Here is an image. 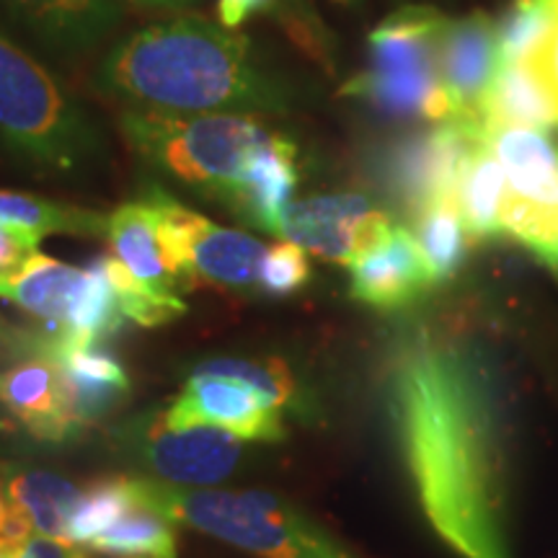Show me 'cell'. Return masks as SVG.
Segmentation results:
<instances>
[{
	"mask_svg": "<svg viewBox=\"0 0 558 558\" xmlns=\"http://www.w3.org/2000/svg\"><path fill=\"white\" fill-rule=\"evenodd\" d=\"M388 403L416 499L439 538L460 558H512L505 432L484 362L418 333L390 362Z\"/></svg>",
	"mask_w": 558,
	"mask_h": 558,
	"instance_id": "obj_1",
	"label": "cell"
},
{
	"mask_svg": "<svg viewBox=\"0 0 558 558\" xmlns=\"http://www.w3.org/2000/svg\"><path fill=\"white\" fill-rule=\"evenodd\" d=\"M101 90L173 114H282L290 90L256 58L246 34L202 16L145 26L101 60Z\"/></svg>",
	"mask_w": 558,
	"mask_h": 558,
	"instance_id": "obj_2",
	"label": "cell"
},
{
	"mask_svg": "<svg viewBox=\"0 0 558 558\" xmlns=\"http://www.w3.org/2000/svg\"><path fill=\"white\" fill-rule=\"evenodd\" d=\"M132 497L181 525L259 558H349L329 535L267 492H205L128 476Z\"/></svg>",
	"mask_w": 558,
	"mask_h": 558,
	"instance_id": "obj_3",
	"label": "cell"
},
{
	"mask_svg": "<svg viewBox=\"0 0 558 558\" xmlns=\"http://www.w3.org/2000/svg\"><path fill=\"white\" fill-rule=\"evenodd\" d=\"M0 143L34 169L75 171L101 150L86 109L0 32Z\"/></svg>",
	"mask_w": 558,
	"mask_h": 558,
	"instance_id": "obj_4",
	"label": "cell"
},
{
	"mask_svg": "<svg viewBox=\"0 0 558 558\" xmlns=\"http://www.w3.org/2000/svg\"><path fill=\"white\" fill-rule=\"evenodd\" d=\"M140 158L181 184L226 202L269 130L254 114H173L135 109L120 120Z\"/></svg>",
	"mask_w": 558,
	"mask_h": 558,
	"instance_id": "obj_5",
	"label": "cell"
},
{
	"mask_svg": "<svg viewBox=\"0 0 558 558\" xmlns=\"http://www.w3.org/2000/svg\"><path fill=\"white\" fill-rule=\"evenodd\" d=\"M448 16L429 5H403L369 34V65L344 83L341 96L390 117H422L439 83V39Z\"/></svg>",
	"mask_w": 558,
	"mask_h": 558,
	"instance_id": "obj_6",
	"label": "cell"
},
{
	"mask_svg": "<svg viewBox=\"0 0 558 558\" xmlns=\"http://www.w3.org/2000/svg\"><path fill=\"white\" fill-rule=\"evenodd\" d=\"M488 148L505 169L499 230L558 275V150L527 128L488 130Z\"/></svg>",
	"mask_w": 558,
	"mask_h": 558,
	"instance_id": "obj_7",
	"label": "cell"
},
{
	"mask_svg": "<svg viewBox=\"0 0 558 558\" xmlns=\"http://www.w3.org/2000/svg\"><path fill=\"white\" fill-rule=\"evenodd\" d=\"M145 202L158 213L173 256L184 271L190 290L205 282L213 288L251 292L259 288V271L267 246L246 230L222 228L205 215L179 205L169 192L150 186Z\"/></svg>",
	"mask_w": 558,
	"mask_h": 558,
	"instance_id": "obj_8",
	"label": "cell"
},
{
	"mask_svg": "<svg viewBox=\"0 0 558 558\" xmlns=\"http://www.w3.org/2000/svg\"><path fill=\"white\" fill-rule=\"evenodd\" d=\"M128 439L158 476L181 486H213L233 473L243 456V439L213 424L171 427L163 411L143 416Z\"/></svg>",
	"mask_w": 558,
	"mask_h": 558,
	"instance_id": "obj_9",
	"label": "cell"
},
{
	"mask_svg": "<svg viewBox=\"0 0 558 558\" xmlns=\"http://www.w3.org/2000/svg\"><path fill=\"white\" fill-rule=\"evenodd\" d=\"M488 140L484 120L437 124L427 135L403 143L390 158V184L411 218L437 199H456L473 153Z\"/></svg>",
	"mask_w": 558,
	"mask_h": 558,
	"instance_id": "obj_10",
	"label": "cell"
},
{
	"mask_svg": "<svg viewBox=\"0 0 558 558\" xmlns=\"http://www.w3.org/2000/svg\"><path fill=\"white\" fill-rule=\"evenodd\" d=\"M171 427H213L228 429L251 442H282V411L269 407L254 388L233 378L192 375L169 409H163Z\"/></svg>",
	"mask_w": 558,
	"mask_h": 558,
	"instance_id": "obj_11",
	"label": "cell"
},
{
	"mask_svg": "<svg viewBox=\"0 0 558 558\" xmlns=\"http://www.w3.org/2000/svg\"><path fill=\"white\" fill-rule=\"evenodd\" d=\"M373 209V202L362 194H316V197L290 202L279 213L269 233L298 243L318 259L349 269L360 256L362 226Z\"/></svg>",
	"mask_w": 558,
	"mask_h": 558,
	"instance_id": "obj_12",
	"label": "cell"
},
{
	"mask_svg": "<svg viewBox=\"0 0 558 558\" xmlns=\"http://www.w3.org/2000/svg\"><path fill=\"white\" fill-rule=\"evenodd\" d=\"M349 275L352 298L378 311L407 308L437 284L427 256L407 226H393L378 246L349 267Z\"/></svg>",
	"mask_w": 558,
	"mask_h": 558,
	"instance_id": "obj_13",
	"label": "cell"
},
{
	"mask_svg": "<svg viewBox=\"0 0 558 558\" xmlns=\"http://www.w3.org/2000/svg\"><path fill=\"white\" fill-rule=\"evenodd\" d=\"M26 347L29 352L24 357L0 369V407L37 439L62 442L78 435L65 409L58 360L39 344L37 337L29 339Z\"/></svg>",
	"mask_w": 558,
	"mask_h": 558,
	"instance_id": "obj_14",
	"label": "cell"
},
{
	"mask_svg": "<svg viewBox=\"0 0 558 558\" xmlns=\"http://www.w3.org/2000/svg\"><path fill=\"white\" fill-rule=\"evenodd\" d=\"M501 68L499 29L486 13L448 19L439 39V81L463 120H481V104Z\"/></svg>",
	"mask_w": 558,
	"mask_h": 558,
	"instance_id": "obj_15",
	"label": "cell"
},
{
	"mask_svg": "<svg viewBox=\"0 0 558 558\" xmlns=\"http://www.w3.org/2000/svg\"><path fill=\"white\" fill-rule=\"evenodd\" d=\"M107 243L111 256L137 279L143 288L163 298L190 292L158 213L145 199L117 207L107 220Z\"/></svg>",
	"mask_w": 558,
	"mask_h": 558,
	"instance_id": "obj_16",
	"label": "cell"
},
{
	"mask_svg": "<svg viewBox=\"0 0 558 558\" xmlns=\"http://www.w3.org/2000/svg\"><path fill=\"white\" fill-rule=\"evenodd\" d=\"M11 16L54 52L96 47L124 16L122 0H0Z\"/></svg>",
	"mask_w": 558,
	"mask_h": 558,
	"instance_id": "obj_17",
	"label": "cell"
},
{
	"mask_svg": "<svg viewBox=\"0 0 558 558\" xmlns=\"http://www.w3.org/2000/svg\"><path fill=\"white\" fill-rule=\"evenodd\" d=\"M298 184V145L290 137L269 132L251 153L243 177L226 205L248 226L269 233L279 213L292 202Z\"/></svg>",
	"mask_w": 558,
	"mask_h": 558,
	"instance_id": "obj_18",
	"label": "cell"
},
{
	"mask_svg": "<svg viewBox=\"0 0 558 558\" xmlns=\"http://www.w3.org/2000/svg\"><path fill=\"white\" fill-rule=\"evenodd\" d=\"M481 120L486 132L527 128L546 135L558 128V111L527 62H501L497 78L492 81L481 104Z\"/></svg>",
	"mask_w": 558,
	"mask_h": 558,
	"instance_id": "obj_19",
	"label": "cell"
},
{
	"mask_svg": "<svg viewBox=\"0 0 558 558\" xmlns=\"http://www.w3.org/2000/svg\"><path fill=\"white\" fill-rule=\"evenodd\" d=\"M81 277L83 269L37 251L16 275L0 282V298L11 300L29 316L45 320L47 333H58Z\"/></svg>",
	"mask_w": 558,
	"mask_h": 558,
	"instance_id": "obj_20",
	"label": "cell"
},
{
	"mask_svg": "<svg viewBox=\"0 0 558 558\" xmlns=\"http://www.w3.org/2000/svg\"><path fill=\"white\" fill-rule=\"evenodd\" d=\"M3 486L11 505L29 518L37 533L68 541L70 518L81 499L78 486L58 473L37 469H11Z\"/></svg>",
	"mask_w": 558,
	"mask_h": 558,
	"instance_id": "obj_21",
	"label": "cell"
},
{
	"mask_svg": "<svg viewBox=\"0 0 558 558\" xmlns=\"http://www.w3.org/2000/svg\"><path fill=\"white\" fill-rule=\"evenodd\" d=\"M124 313L120 300L111 288L104 256L83 269L78 288L70 300V308L62 320L60 331L52 333L54 339L68 344H99L101 339L111 337L122 329Z\"/></svg>",
	"mask_w": 558,
	"mask_h": 558,
	"instance_id": "obj_22",
	"label": "cell"
},
{
	"mask_svg": "<svg viewBox=\"0 0 558 558\" xmlns=\"http://www.w3.org/2000/svg\"><path fill=\"white\" fill-rule=\"evenodd\" d=\"M86 548L104 558H179L173 520L137 499L114 525L96 535Z\"/></svg>",
	"mask_w": 558,
	"mask_h": 558,
	"instance_id": "obj_23",
	"label": "cell"
},
{
	"mask_svg": "<svg viewBox=\"0 0 558 558\" xmlns=\"http://www.w3.org/2000/svg\"><path fill=\"white\" fill-rule=\"evenodd\" d=\"M107 215L65 205L39 194L0 190V226L26 228L39 235H81L107 239Z\"/></svg>",
	"mask_w": 558,
	"mask_h": 558,
	"instance_id": "obj_24",
	"label": "cell"
},
{
	"mask_svg": "<svg viewBox=\"0 0 558 558\" xmlns=\"http://www.w3.org/2000/svg\"><path fill=\"white\" fill-rule=\"evenodd\" d=\"M505 169L488 148V140L473 153L458 184V209L473 241L499 239V218L505 205Z\"/></svg>",
	"mask_w": 558,
	"mask_h": 558,
	"instance_id": "obj_25",
	"label": "cell"
},
{
	"mask_svg": "<svg viewBox=\"0 0 558 558\" xmlns=\"http://www.w3.org/2000/svg\"><path fill=\"white\" fill-rule=\"evenodd\" d=\"M411 233L416 235L418 246L427 256L437 284L458 275L473 243L456 199H437L418 209Z\"/></svg>",
	"mask_w": 558,
	"mask_h": 558,
	"instance_id": "obj_26",
	"label": "cell"
},
{
	"mask_svg": "<svg viewBox=\"0 0 558 558\" xmlns=\"http://www.w3.org/2000/svg\"><path fill=\"white\" fill-rule=\"evenodd\" d=\"M192 375H215V378H233L243 386L254 388L269 407L284 411L288 407H300V388L292 378L290 367L277 357L241 360V357H218L207 360L194 367Z\"/></svg>",
	"mask_w": 558,
	"mask_h": 558,
	"instance_id": "obj_27",
	"label": "cell"
},
{
	"mask_svg": "<svg viewBox=\"0 0 558 558\" xmlns=\"http://www.w3.org/2000/svg\"><path fill=\"white\" fill-rule=\"evenodd\" d=\"M132 501L135 499H132L128 476L90 481L86 488H81V499L73 509V518H70L68 541L86 548L96 535L114 525L128 512Z\"/></svg>",
	"mask_w": 558,
	"mask_h": 558,
	"instance_id": "obj_28",
	"label": "cell"
},
{
	"mask_svg": "<svg viewBox=\"0 0 558 558\" xmlns=\"http://www.w3.org/2000/svg\"><path fill=\"white\" fill-rule=\"evenodd\" d=\"M104 267H107L109 282L114 288L117 300H120L124 318H132L135 324L153 329V326L171 324V320H177L186 313L184 300L156 295V292L143 288L114 256H104Z\"/></svg>",
	"mask_w": 558,
	"mask_h": 558,
	"instance_id": "obj_29",
	"label": "cell"
},
{
	"mask_svg": "<svg viewBox=\"0 0 558 558\" xmlns=\"http://www.w3.org/2000/svg\"><path fill=\"white\" fill-rule=\"evenodd\" d=\"M497 29L501 62H527L548 37L550 3L548 0H514Z\"/></svg>",
	"mask_w": 558,
	"mask_h": 558,
	"instance_id": "obj_30",
	"label": "cell"
},
{
	"mask_svg": "<svg viewBox=\"0 0 558 558\" xmlns=\"http://www.w3.org/2000/svg\"><path fill=\"white\" fill-rule=\"evenodd\" d=\"M311 279L308 251H303L298 243L279 241L267 248L259 271V290L267 295L284 298L292 292L303 290Z\"/></svg>",
	"mask_w": 558,
	"mask_h": 558,
	"instance_id": "obj_31",
	"label": "cell"
},
{
	"mask_svg": "<svg viewBox=\"0 0 558 558\" xmlns=\"http://www.w3.org/2000/svg\"><path fill=\"white\" fill-rule=\"evenodd\" d=\"M41 239H45V235L34 233V230L0 226V282H5L11 275H16V271L37 254Z\"/></svg>",
	"mask_w": 558,
	"mask_h": 558,
	"instance_id": "obj_32",
	"label": "cell"
},
{
	"mask_svg": "<svg viewBox=\"0 0 558 558\" xmlns=\"http://www.w3.org/2000/svg\"><path fill=\"white\" fill-rule=\"evenodd\" d=\"M550 3V29L548 37L543 39V45L535 50L533 58L527 60V65L533 68V73L538 75L543 88L548 90L550 101L556 104L558 111V0H548Z\"/></svg>",
	"mask_w": 558,
	"mask_h": 558,
	"instance_id": "obj_33",
	"label": "cell"
},
{
	"mask_svg": "<svg viewBox=\"0 0 558 558\" xmlns=\"http://www.w3.org/2000/svg\"><path fill=\"white\" fill-rule=\"evenodd\" d=\"M11 558H94V556L70 541H58V538H50V535L32 533L24 546H21Z\"/></svg>",
	"mask_w": 558,
	"mask_h": 558,
	"instance_id": "obj_34",
	"label": "cell"
},
{
	"mask_svg": "<svg viewBox=\"0 0 558 558\" xmlns=\"http://www.w3.org/2000/svg\"><path fill=\"white\" fill-rule=\"evenodd\" d=\"M279 0H218V19L226 29H239L254 13L267 11Z\"/></svg>",
	"mask_w": 558,
	"mask_h": 558,
	"instance_id": "obj_35",
	"label": "cell"
},
{
	"mask_svg": "<svg viewBox=\"0 0 558 558\" xmlns=\"http://www.w3.org/2000/svg\"><path fill=\"white\" fill-rule=\"evenodd\" d=\"M140 5H150V9H181V5H190L192 0H137Z\"/></svg>",
	"mask_w": 558,
	"mask_h": 558,
	"instance_id": "obj_36",
	"label": "cell"
},
{
	"mask_svg": "<svg viewBox=\"0 0 558 558\" xmlns=\"http://www.w3.org/2000/svg\"><path fill=\"white\" fill-rule=\"evenodd\" d=\"M9 512H11V501H9V497H5V486L0 484V527H3V522H5V518H9Z\"/></svg>",
	"mask_w": 558,
	"mask_h": 558,
	"instance_id": "obj_37",
	"label": "cell"
},
{
	"mask_svg": "<svg viewBox=\"0 0 558 558\" xmlns=\"http://www.w3.org/2000/svg\"><path fill=\"white\" fill-rule=\"evenodd\" d=\"M0 558H11L9 554H3V550H0Z\"/></svg>",
	"mask_w": 558,
	"mask_h": 558,
	"instance_id": "obj_38",
	"label": "cell"
}]
</instances>
